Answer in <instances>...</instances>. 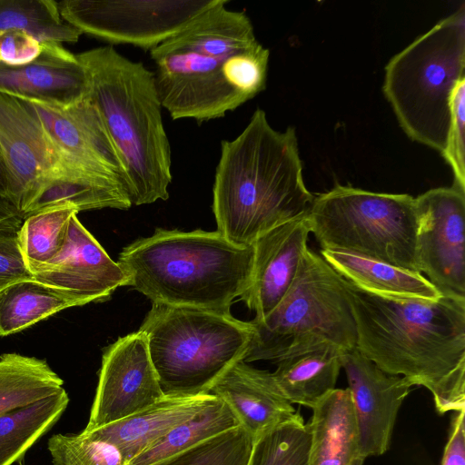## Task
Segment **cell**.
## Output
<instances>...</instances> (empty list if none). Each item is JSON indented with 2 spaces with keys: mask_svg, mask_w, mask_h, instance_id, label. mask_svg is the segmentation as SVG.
<instances>
[{
  "mask_svg": "<svg viewBox=\"0 0 465 465\" xmlns=\"http://www.w3.org/2000/svg\"><path fill=\"white\" fill-rule=\"evenodd\" d=\"M9 283H12V282H0V291L5 288V286H7Z\"/></svg>",
  "mask_w": 465,
  "mask_h": 465,
  "instance_id": "obj_40",
  "label": "cell"
},
{
  "mask_svg": "<svg viewBox=\"0 0 465 465\" xmlns=\"http://www.w3.org/2000/svg\"><path fill=\"white\" fill-rule=\"evenodd\" d=\"M310 430L299 414L254 439L248 465H308Z\"/></svg>",
  "mask_w": 465,
  "mask_h": 465,
  "instance_id": "obj_31",
  "label": "cell"
},
{
  "mask_svg": "<svg viewBox=\"0 0 465 465\" xmlns=\"http://www.w3.org/2000/svg\"><path fill=\"white\" fill-rule=\"evenodd\" d=\"M32 279L22 255L17 231L0 229V282Z\"/></svg>",
  "mask_w": 465,
  "mask_h": 465,
  "instance_id": "obj_36",
  "label": "cell"
},
{
  "mask_svg": "<svg viewBox=\"0 0 465 465\" xmlns=\"http://www.w3.org/2000/svg\"><path fill=\"white\" fill-rule=\"evenodd\" d=\"M363 460L364 459L361 458V457H357L355 458L350 465H362L363 464Z\"/></svg>",
  "mask_w": 465,
  "mask_h": 465,
  "instance_id": "obj_39",
  "label": "cell"
},
{
  "mask_svg": "<svg viewBox=\"0 0 465 465\" xmlns=\"http://www.w3.org/2000/svg\"><path fill=\"white\" fill-rule=\"evenodd\" d=\"M47 448L54 465H125L119 450L79 434H54Z\"/></svg>",
  "mask_w": 465,
  "mask_h": 465,
  "instance_id": "obj_33",
  "label": "cell"
},
{
  "mask_svg": "<svg viewBox=\"0 0 465 465\" xmlns=\"http://www.w3.org/2000/svg\"><path fill=\"white\" fill-rule=\"evenodd\" d=\"M166 397L210 393L235 363L244 361L253 337L250 322L231 312L152 303L140 329Z\"/></svg>",
  "mask_w": 465,
  "mask_h": 465,
  "instance_id": "obj_6",
  "label": "cell"
},
{
  "mask_svg": "<svg viewBox=\"0 0 465 465\" xmlns=\"http://www.w3.org/2000/svg\"><path fill=\"white\" fill-rule=\"evenodd\" d=\"M220 0H63L61 17L83 34L150 51Z\"/></svg>",
  "mask_w": 465,
  "mask_h": 465,
  "instance_id": "obj_10",
  "label": "cell"
},
{
  "mask_svg": "<svg viewBox=\"0 0 465 465\" xmlns=\"http://www.w3.org/2000/svg\"><path fill=\"white\" fill-rule=\"evenodd\" d=\"M312 410L308 465H350L359 436L349 389L335 388Z\"/></svg>",
  "mask_w": 465,
  "mask_h": 465,
  "instance_id": "obj_21",
  "label": "cell"
},
{
  "mask_svg": "<svg viewBox=\"0 0 465 465\" xmlns=\"http://www.w3.org/2000/svg\"><path fill=\"white\" fill-rule=\"evenodd\" d=\"M0 152L13 180L12 203L22 214L47 180L93 174L74 168L64 158L26 101L1 92Z\"/></svg>",
  "mask_w": 465,
  "mask_h": 465,
  "instance_id": "obj_12",
  "label": "cell"
},
{
  "mask_svg": "<svg viewBox=\"0 0 465 465\" xmlns=\"http://www.w3.org/2000/svg\"><path fill=\"white\" fill-rule=\"evenodd\" d=\"M69 403L63 388L24 407L0 414V465L24 460L26 451L58 421Z\"/></svg>",
  "mask_w": 465,
  "mask_h": 465,
  "instance_id": "obj_25",
  "label": "cell"
},
{
  "mask_svg": "<svg viewBox=\"0 0 465 465\" xmlns=\"http://www.w3.org/2000/svg\"><path fill=\"white\" fill-rule=\"evenodd\" d=\"M450 110V127L442 157L452 170L453 185L465 191V78L453 91Z\"/></svg>",
  "mask_w": 465,
  "mask_h": 465,
  "instance_id": "obj_34",
  "label": "cell"
},
{
  "mask_svg": "<svg viewBox=\"0 0 465 465\" xmlns=\"http://www.w3.org/2000/svg\"><path fill=\"white\" fill-rule=\"evenodd\" d=\"M346 287L356 349L383 371L429 390L439 413L465 411V299L384 297L348 281Z\"/></svg>",
  "mask_w": 465,
  "mask_h": 465,
  "instance_id": "obj_2",
  "label": "cell"
},
{
  "mask_svg": "<svg viewBox=\"0 0 465 465\" xmlns=\"http://www.w3.org/2000/svg\"><path fill=\"white\" fill-rule=\"evenodd\" d=\"M70 307L59 294L33 279L9 283L0 291V336L19 332Z\"/></svg>",
  "mask_w": 465,
  "mask_h": 465,
  "instance_id": "obj_28",
  "label": "cell"
},
{
  "mask_svg": "<svg viewBox=\"0 0 465 465\" xmlns=\"http://www.w3.org/2000/svg\"><path fill=\"white\" fill-rule=\"evenodd\" d=\"M345 371L358 428V455L362 459L385 453L399 411L413 384L389 374L356 348L343 351Z\"/></svg>",
  "mask_w": 465,
  "mask_h": 465,
  "instance_id": "obj_15",
  "label": "cell"
},
{
  "mask_svg": "<svg viewBox=\"0 0 465 465\" xmlns=\"http://www.w3.org/2000/svg\"><path fill=\"white\" fill-rule=\"evenodd\" d=\"M465 411L455 412L441 465H465Z\"/></svg>",
  "mask_w": 465,
  "mask_h": 465,
  "instance_id": "obj_37",
  "label": "cell"
},
{
  "mask_svg": "<svg viewBox=\"0 0 465 465\" xmlns=\"http://www.w3.org/2000/svg\"><path fill=\"white\" fill-rule=\"evenodd\" d=\"M210 393L231 407L241 425L254 439L300 414L284 396L272 372L256 369L244 361L229 369Z\"/></svg>",
  "mask_w": 465,
  "mask_h": 465,
  "instance_id": "obj_19",
  "label": "cell"
},
{
  "mask_svg": "<svg viewBox=\"0 0 465 465\" xmlns=\"http://www.w3.org/2000/svg\"><path fill=\"white\" fill-rule=\"evenodd\" d=\"M76 57L87 74L88 96L124 160L132 205L167 200L173 179L171 146L153 73L111 45Z\"/></svg>",
  "mask_w": 465,
  "mask_h": 465,
  "instance_id": "obj_5",
  "label": "cell"
},
{
  "mask_svg": "<svg viewBox=\"0 0 465 465\" xmlns=\"http://www.w3.org/2000/svg\"><path fill=\"white\" fill-rule=\"evenodd\" d=\"M465 7L441 19L385 66L382 90L408 137L441 155L451 97L465 78Z\"/></svg>",
  "mask_w": 465,
  "mask_h": 465,
  "instance_id": "obj_7",
  "label": "cell"
},
{
  "mask_svg": "<svg viewBox=\"0 0 465 465\" xmlns=\"http://www.w3.org/2000/svg\"><path fill=\"white\" fill-rule=\"evenodd\" d=\"M220 0L150 50L154 83L173 120L223 117L266 86L270 51L243 12Z\"/></svg>",
  "mask_w": 465,
  "mask_h": 465,
  "instance_id": "obj_1",
  "label": "cell"
},
{
  "mask_svg": "<svg viewBox=\"0 0 465 465\" xmlns=\"http://www.w3.org/2000/svg\"><path fill=\"white\" fill-rule=\"evenodd\" d=\"M66 206L78 212L103 208L126 210L132 206L123 185L109 177L72 174L45 182L23 211L24 219L35 213Z\"/></svg>",
  "mask_w": 465,
  "mask_h": 465,
  "instance_id": "obj_24",
  "label": "cell"
},
{
  "mask_svg": "<svg viewBox=\"0 0 465 465\" xmlns=\"http://www.w3.org/2000/svg\"><path fill=\"white\" fill-rule=\"evenodd\" d=\"M321 256L343 279L367 292L424 300H438L442 296L418 272L340 250L323 249Z\"/></svg>",
  "mask_w": 465,
  "mask_h": 465,
  "instance_id": "obj_22",
  "label": "cell"
},
{
  "mask_svg": "<svg viewBox=\"0 0 465 465\" xmlns=\"http://www.w3.org/2000/svg\"><path fill=\"white\" fill-rule=\"evenodd\" d=\"M18 465H25L24 460H19Z\"/></svg>",
  "mask_w": 465,
  "mask_h": 465,
  "instance_id": "obj_41",
  "label": "cell"
},
{
  "mask_svg": "<svg viewBox=\"0 0 465 465\" xmlns=\"http://www.w3.org/2000/svg\"><path fill=\"white\" fill-rule=\"evenodd\" d=\"M163 397L144 333L138 330L121 337L104 350L95 395L84 431L123 420Z\"/></svg>",
  "mask_w": 465,
  "mask_h": 465,
  "instance_id": "obj_13",
  "label": "cell"
},
{
  "mask_svg": "<svg viewBox=\"0 0 465 465\" xmlns=\"http://www.w3.org/2000/svg\"><path fill=\"white\" fill-rule=\"evenodd\" d=\"M315 195L306 187L295 129H273L257 108L232 140L221 143L213 188L217 231L250 246L272 228L309 213Z\"/></svg>",
  "mask_w": 465,
  "mask_h": 465,
  "instance_id": "obj_3",
  "label": "cell"
},
{
  "mask_svg": "<svg viewBox=\"0 0 465 465\" xmlns=\"http://www.w3.org/2000/svg\"><path fill=\"white\" fill-rule=\"evenodd\" d=\"M311 232L323 249L340 250L418 272L415 198L336 184L315 196Z\"/></svg>",
  "mask_w": 465,
  "mask_h": 465,
  "instance_id": "obj_9",
  "label": "cell"
},
{
  "mask_svg": "<svg viewBox=\"0 0 465 465\" xmlns=\"http://www.w3.org/2000/svg\"><path fill=\"white\" fill-rule=\"evenodd\" d=\"M79 212L60 206L26 216L17 231L22 255L28 270L51 262L65 244L70 220Z\"/></svg>",
  "mask_w": 465,
  "mask_h": 465,
  "instance_id": "obj_30",
  "label": "cell"
},
{
  "mask_svg": "<svg viewBox=\"0 0 465 465\" xmlns=\"http://www.w3.org/2000/svg\"><path fill=\"white\" fill-rule=\"evenodd\" d=\"M0 92L22 100L66 109L84 99L89 82L76 54L61 43L42 42V52L23 66L0 62Z\"/></svg>",
  "mask_w": 465,
  "mask_h": 465,
  "instance_id": "obj_18",
  "label": "cell"
},
{
  "mask_svg": "<svg viewBox=\"0 0 465 465\" xmlns=\"http://www.w3.org/2000/svg\"><path fill=\"white\" fill-rule=\"evenodd\" d=\"M207 393L189 397H166L114 423L82 431L84 437L114 445L125 464L153 445L176 425L201 411L213 398Z\"/></svg>",
  "mask_w": 465,
  "mask_h": 465,
  "instance_id": "obj_20",
  "label": "cell"
},
{
  "mask_svg": "<svg viewBox=\"0 0 465 465\" xmlns=\"http://www.w3.org/2000/svg\"><path fill=\"white\" fill-rule=\"evenodd\" d=\"M240 425L231 407L214 395L196 415L173 427L125 465H154Z\"/></svg>",
  "mask_w": 465,
  "mask_h": 465,
  "instance_id": "obj_26",
  "label": "cell"
},
{
  "mask_svg": "<svg viewBox=\"0 0 465 465\" xmlns=\"http://www.w3.org/2000/svg\"><path fill=\"white\" fill-rule=\"evenodd\" d=\"M64 381L45 360L19 353L0 355V414L62 390Z\"/></svg>",
  "mask_w": 465,
  "mask_h": 465,
  "instance_id": "obj_27",
  "label": "cell"
},
{
  "mask_svg": "<svg viewBox=\"0 0 465 465\" xmlns=\"http://www.w3.org/2000/svg\"><path fill=\"white\" fill-rule=\"evenodd\" d=\"M74 213L60 253L31 270L32 279L50 288L71 307L109 300L129 276L113 261Z\"/></svg>",
  "mask_w": 465,
  "mask_h": 465,
  "instance_id": "obj_14",
  "label": "cell"
},
{
  "mask_svg": "<svg viewBox=\"0 0 465 465\" xmlns=\"http://www.w3.org/2000/svg\"><path fill=\"white\" fill-rule=\"evenodd\" d=\"M310 233L306 213L272 228L252 243V279L240 299L255 312V320L270 313L289 290Z\"/></svg>",
  "mask_w": 465,
  "mask_h": 465,
  "instance_id": "obj_17",
  "label": "cell"
},
{
  "mask_svg": "<svg viewBox=\"0 0 465 465\" xmlns=\"http://www.w3.org/2000/svg\"><path fill=\"white\" fill-rule=\"evenodd\" d=\"M42 43L21 29L0 31V62L8 66H23L36 59Z\"/></svg>",
  "mask_w": 465,
  "mask_h": 465,
  "instance_id": "obj_35",
  "label": "cell"
},
{
  "mask_svg": "<svg viewBox=\"0 0 465 465\" xmlns=\"http://www.w3.org/2000/svg\"><path fill=\"white\" fill-rule=\"evenodd\" d=\"M343 351L323 344L284 355L274 362L272 376L292 405L312 409L335 389Z\"/></svg>",
  "mask_w": 465,
  "mask_h": 465,
  "instance_id": "obj_23",
  "label": "cell"
},
{
  "mask_svg": "<svg viewBox=\"0 0 465 465\" xmlns=\"http://www.w3.org/2000/svg\"><path fill=\"white\" fill-rule=\"evenodd\" d=\"M253 246H240L218 231L158 228L124 247L117 262L129 285L152 303L230 312L250 285Z\"/></svg>",
  "mask_w": 465,
  "mask_h": 465,
  "instance_id": "obj_4",
  "label": "cell"
},
{
  "mask_svg": "<svg viewBox=\"0 0 465 465\" xmlns=\"http://www.w3.org/2000/svg\"><path fill=\"white\" fill-rule=\"evenodd\" d=\"M26 103L57 150L72 166L85 173L113 178L126 192L127 173L124 160L97 107L88 95L66 109L36 102Z\"/></svg>",
  "mask_w": 465,
  "mask_h": 465,
  "instance_id": "obj_16",
  "label": "cell"
},
{
  "mask_svg": "<svg viewBox=\"0 0 465 465\" xmlns=\"http://www.w3.org/2000/svg\"><path fill=\"white\" fill-rule=\"evenodd\" d=\"M253 337L245 362L271 361L323 344L356 348L346 281L306 249L289 290L265 317L250 322Z\"/></svg>",
  "mask_w": 465,
  "mask_h": 465,
  "instance_id": "obj_8",
  "label": "cell"
},
{
  "mask_svg": "<svg viewBox=\"0 0 465 465\" xmlns=\"http://www.w3.org/2000/svg\"><path fill=\"white\" fill-rule=\"evenodd\" d=\"M416 260L443 296L465 299V191L452 185L415 198Z\"/></svg>",
  "mask_w": 465,
  "mask_h": 465,
  "instance_id": "obj_11",
  "label": "cell"
},
{
  "mask_svg": "<svg viewBox=\"0 0 465 465\" xmlns=\"http://www.w3.org/2000/svg\"><path fill=\"white\" fill-rule=\"evenodd\" d=\"M253 441L240 425L154 465H248Z\"/></svg>",
  "mask_w": 465,
  "mask_h": 465,
  "instance_id": "obj_32",
  "label": "cell"
},
{
  "mask_svg": "<svg viewBox=\"0 0 465 465\" xmlns=\"http://www.w3.org/2000/svg\"><path fill=\"white\" fill-rule=\"evenodd\" d=\"M21 29L41 43H76L83 35L60 15L54 0H0V31Z\"/></svg>",
  "mask_w": 465,
  "mask_h": 465,
  "instance_id": "obj_29",
  "label": "cell"
},
{
  "mask_svg": "<svg viewBox=\"0 0 465 465\" xmlns=\"http://www.w3.org/2000/svg\"><path fill=\"white\" fill-rule=\"evenodd\" d=\"M13 193V180L0 152V193L12 203Z\"/></svg>",
  "mask_w": 465,
  "mask_h": 465,
  "instance_id": "obj_38",
  "label": "cell"
}]
</instances>
